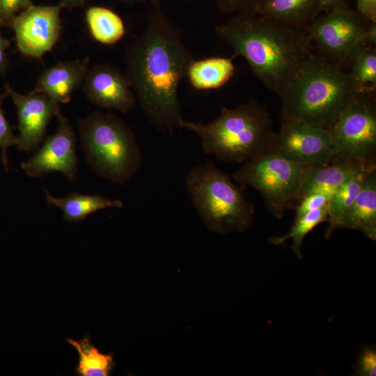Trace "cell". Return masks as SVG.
<instances>
[{"instance_id":"obj_1","label":"cell","mask_w":376,"mask_h":376,"mask_svg":"<svg viewBox=\"0 0 376 376\" xmlns=\"http://www.w3.org/2000/svg\"><path fill=\"white\" fill-rule=\"evenodd\" d=\"M193 60L181 30L159 9L127 46L126 75L146 118L160 132L172 134L180 128L178 88Z\"/></svg>"},{"instance_id":"obj_2","label":"cell","mask_w":376,"mask_h":376,"mask_svg":"<svg viewBox=\"0 0 376 376\" xmlns=\"http://www.w3.org/2000/svg\"><path fill=\"white\" fill-rule=\"evenodd\" d=\"M214 32L242 56L253 75L279 96L313 54L304 29L255 13L237 14Z\"/></svg>"},{"instance_id":"obj_3","label":"cell","mask_w":376,"mask_h":376,"mask_svg":"<svg viewBox=\"0 0 376 376\" xmlns=\"http://www.w3.org/2000/svg\"><path fill=\"white\" fill-rule=\"evenodd\" d=\"M359 94L341 66L313 53L279 95L281 122L301 121L329 130Z\"/></svg>"},{"instance_id":"obj_4","label":"cell","mask_w":376,"mask_h":376,"mask_svg":"<svg viewBox=\"0 0 376 376\" xmlns=\"http://www.w3.org/2000/svg\"><path fill=\"white\" fill-rule=\"evenodd\" d=\"M180 128L196 134L207 155L221 161L243 163L268 152L274 132L266 107L256 99L233 109L223 107L208 123L182 119Z\"/></svg>"},{"instance_id":"obj_5","label":"cell","mask_w":376,"mask_h":376,"mask_svg":"<svg viewBox=\"0 0 376 376\" xmlns=\"http://www.w3.org/2000/svg\"><path fill=\"white\" fill-rule=\"evenodd\" d=\"M86 161L100 177L113 183L128 182L143 157L134 132L112 113L94 111L78 120Z\"/></svg>"},{"instance_id":"obj_6","label":"cell","mask_w":376,"mask_h":376,"mask_svg":"<svg viewBox=\"0 0 376 376\" xmlns=\"http://www.w3.org/2000/svg\"><path fill=\"white\" fill-rule=\"evenodd\" d=\"M186 187L200 217L210 230L226 234L246 230L254 207L241 189L212 162L192 167Z\"/></svg>"},{"instance_id":"obj_7","label":"cell","mask_w":376,"mask_h":376,"mask_svg":"<svg viewBox=\"0 0 376 376\" xmlns=\"http://www.w3.org/2000/svg\"><path fill=\"white\" fill-rule=\"evenodd\" d=\"M311 168L266 152L244 162L233 178L257 189L271 214L281 219L287 208L297 207L299 193Z\"/></svg>"},{"instance_id":"obj_8","label":"cell","mask_w":376,"mask_h":376,"mask_svg":"<svg viewBox=\"0 0 376 376\" xmlns=\"http://www.w3.org/2000/svg\"><path fill=\"white\" fill-rule=\"evenodd\" d=\"M374 93H361L344 109L329 132L333 162L376 166V104Z\"/></svg>"},{"instance_id":"obj_9","label":"cell","mask_w":376,"mask_h":376,"mask_svg":"<svg viewBox=\"0 0 376 376\" xmlns=\"http://www.w3.org/2000/svg\"><path fill=\"white\" fill-rule=\"evenodd\" d=\"M370 22L344 0L324 15L318 16L304 28L315 54L329 62L343 66L364 39Z\"/></svg>"},{"instance_id":"obj_10","label":"cell","mask_w":376,"mask_h":376,"mask_svg":"<svg viewBox=\"0 0 376 376\" xmlns=\"http://www.w3.org/2000/svg\"><path fill=\"white\" fill-rule=\"evenodd\" d=\"M281 123L280 130L274 132L268 152L310 167L331 162L333 146L329 130L301 121Z\"/></svg>"},{"instance_id":"obj_11","label":"cell","mask_w":376,"mask_h":376,"mask_svg":"<svg viewBox=\"0 0 376 376\" xmlns=\"http://www.w3.org/2000/svg\"><path fill=\"white\" fill-rule=\"evenodd\" d=\"M55 117L58 123L55 134L48 136L33 155L22 163L21 167L29 177L39 178L60 172L75 182L77 171L75 133L61 111Z\"/></svg>"},{"instance_id":"obj_12","label":"cell","mask_w":376,"mask_h":376,"mask_svg":"<svg viewBox=\"0 0 376 376\" xmlns=\"http://www.w3.org/2000/svg\"><path fill=\"white\" fill-rule=\"evenodd\" d=\"M61 8L32 4L15 16L11 26L21 53L39 58L52 49L60 36Z\"/></svg>"},{"instance_id":"obj_13","label":"cell","mask_w":376,"mask_h":376,"mask_svg":"<svg viewBox=\"0 0 376 376\" xmlns=\"http://www.w3.org/2000/svg\"><path fill=\"white\" fill-rule=\"evenodd\" d=\"M5 89L17 109L19 130L17 148L26 152L37 150L49 121L60 111L58 103L34 91L22 94L8 84H5Z\"/></svg>"},{"instance_id":"obj_14","label":"cell","mask_w":376,"mask_h":376,"mask_svg":"<svg viewBox=\"0 0 376 376\" xmlns=\"http://www.w3.org/2000/svg\"><path fill=\"white\" fill-rule=\"evenodd\" d=\"M83 89L91 102L108 110L126 113L136 102L126 73L111 64H98L88 68Z\"/></svg>"},{"instance_id":"obj_15","label":"cell","mask_w":376,"mask_h":376,"mask_svg":"<svg viewBox=\"0 0 376 376\" xmlns=\"http://www.w3.org/2000/svg\"><path fill=\"white\" fill-rule=\"evenodd\" d=\"M88 62L87 57L57 63L42 72L33 91L58 104L69 102L72 93L84 81Z\"/></svg>"},{"instance_id":"obj_16","label":"cell","mask_w":376,"mask_h":376,"mask_svg":"<svg viewBox=\"0 0 376 376\" xmlns=\"http://www.w3.org/2000/svg\"><path fill=\"white\" fill-rule=\"evenodd\" d=\"M338 228H350L376 240V169L369 171L357 198L343 215Z\"/></svg>"},{"instance_id":"obj_17","label":"cell","mask_w":376,"mask_h":376,"mask_svg":"<svg viewBox=\"0 0 376 376\" xmlns=\"http://www.w3.org/2000/svg\"><path fill=\"white\" fill-rule=\"evenodd\" d=\"M372 168L376 166H368L355 162H333L312 167L301 187L297 205L304 196L311 192H322L333 196L338 187L355 173Z\"/></svg>"},{"instance_id":"obj_18","label":"cell","mask_w":376,"mask_h":376,"mask_svg":"<svg viewBox=\"0 0 376 376\" xmlns=\"http://www.w3.org/2000/svg\"><path fill=\"white\" fill-rule=\"evenodd\" d=\"M320 13L318 0H263L255 14L304 29Z\"/></svg>"},{"instance_id":"obj_19","label":"cell","mask_w":376,"mask_h":376,"mask_svg":"<svg viewBox=\"0 0 376 376\" xmlns=\"http://www.w3.org/2000/svg\"><path fill=\"white\" fill-rule=\"evenodd\" d=\"M45 199L51 205L59 208L63 218L69 222H78L85 219L90 214L105 208H120L122 201L110 199L101 195H88L73 192L65 197L56 198L45 189Z\"/></svg>"},{"instance_id":"obj_20","label":"cell","mask_w":376,"mask_h":376,"mask_svg":"<svg viewBox=\"0 0 376 376\" xmlns=\"http://www.w3.org/2000/svg\"><path fill=\"white\" fill-rule=\"evenodd\" d=\"M233 59L224 57H210L193 60L187 77L193 88L198 90L217 88L226 84L235 72Z\"/></svg>"},{"instance_id":"obj_21","label":"cell","mask_w":376,"mask_h":376,"mask_svg":"<svg viewBox=\"0 0 376 376\" xmlns=\"http://www.w3.org/2000/svg\"><path fill=\"white\" fill-rule=\"evenodd\" d=\"M86 22L92 37L104 45H112L123 38L125 24L120 17L111 10L92 6L86 12Z\"/></svg>"},{"instance_id":"obj_22","label":"cell","mask_w":376,"mask_h":376,"mask_svg":"<svg viewBox=\"0 0 376 376\" xmlns=\"http://www.w3.org/2000/svg\"><path fill=\"white\" fill-rule=\"evenodd\" d=\"M376 168L359 171L340 185L330 200L327 220L328 226L325 236L329 238L338 228L344 213L352 205L359 195L367 173Z\"/></svg>"},{"instance_id":"obj_23","label":"cell","mask_w":376,"mask_h":376,"mask_svg":"<svg viewBox=\"0 0 376 376\" xmlns=\"http://www.w3.org/2000/svg\"><path fill=\"white\" fill-rule=\"evenodd\" d=\"M79 355L75 372L80 376H108L115 366L111 354H103L91 341L89 336L81 340L67 338Z\"/></svg>"},{"instance_id":"obj_24","label":"cell","mask_w":376,"mask_h":376,"mask_svg":"<svg viewBox=\"0 0 376 376\" xmlns=\"http://www.w3.org/2000/svg\"><path fill=\"white\" fill-rule=\"evenodd\" d=\"M349 73L361 93H375L376 88L375 47L361 45L353 52Z\"/></svg>"},{"instance_id":"obj_25","label":"cell","mask_w":376,"mask_h":376,"mask_svg":"<svg viewBox=\"0 0 376 376\" xmlns=\"http://www.w3.org/2000/svg\"><path fill=\"white\" fill-rule=\"evenodd\" d=\"M329 204L319 209L310 211L298 220L294 221L292 228L288 233L281 236L270 237L268 240L269 243L277 246L285 243L289 239H292L291 249L295 256L299 259H301V248L304 239L316 226L327 220Z\"/></svg>"},{"instance_id":"obj_26","label":"cell","mask_w":376,"mask_h":376,"mask_svg":"<svg viewBox=\"0 0 376 376\" xmlns=\"http://www.w3.org/2000/svg\"><path fill=\"white\" fill-rule=\"evenodd\" d=\"M6 95V93L0 95V148L2 162L6 171H8L7 149L11 146H16L17 136L13 134L12 127L6 119L1 107Z\"/></svg>"},{"instance_id":"obj_27","label":"cell","mask_w":376,"mask_h":376,"mask_svg":"<svg viewBox=\"0 0 376 376\" xmlns=\"http://www.w3.org/2000/svg\"><path fill=\"white\" fill-rule=\"evenodd\" d=\"M357 376H375L376 350L373 346H364L360 351L354 368Z\"/></svg>"},{"instance_id":"obj_28","label":"cell","mask_w":376,"mask_h":376,"mask_svg":"<svg viewBox=\"0 0 376 376\" xmlns=\"http://www.w3.org/2000/svg\"><path fill=\"white\" fill-rule=\"evenodd\" d=\"M331 198V196L322 192H311L306 194L295 207L296 214L294 221L298 220L310 211L328 205Z\"/></svg>"},{"instance_id":"obj_29","label":"cell","mask_w":376,"mask_h":376,"mask_svg":"<svg viewBox=\"0 0 376 376\" xmlns=\"http://www.w3.org/2000/svg\"><path fill=\"white\" fill-rule=\"evenodd\" d=\"M217 8L224 13H255L263 0H213Z\"/></svg>"},{"instance_id":"obj_30","label":"cell","mask_w":376,"mask_h":376,"mask_svg":"<svg viewBox=\"0 0 376 376\" xmlns=\"http://www.w3.org/2000/svg\"><path fill=\"white\" fill-rule=\"evenodd\" d=\"M32 4L31 0H0V15L7 25L11 26L15 13Z\"/></svg>"},{"instance_id":"obj_31","label":"cell","mask_w":376,"mask_h":376,"mask_svg":"<svg viewBox=\"0 0 376 376\" xmlns=\"http://www.w3.org/2000/svg\"><path fill=\"white\" fill-rule=\"evenodd\" d=\"M357 11L366 21L376 22V0H356Z\"/></svg>"},{"instance_id":"obj_32","label":"cell","mask_w":376,"mask_h":376,"mask_svg":"<svg viewBox=\"0 0 376 376\" xmlns=\"http://www.w3.org/2000/svg\"><path fill=\"white\" fill-rule=\"evenodd\" d=\"M3 25L0 23V74L3 75L8 66V59L6 55V50L10 47V40L4 38L1 32V27Z\"/></svg>"},{"instance_id":"obj_33","label":"cell","mask_w":376,"mask_h":376,"mask_svg":"<svg viewBox=\"0 0 376 376\" xmlns=\"http://www.w3.org/2000/svg\"><path fill=\"white\" fill-rule=\"evenodd\" d=\"M321 12H327L337 5L341 0H318Z\"/></svg>"},{"instance_id":"obj_34","label":"cell","mask_w":376,"mask_h":376,"mask_svg":"<svg viewBox=\"0 0 376 376\" xmlns=\"http://www.w3.org/2000/svg\"><path fill=\"white\" fill-rule=\"evenodd\" d=\"M86 0H60L59 5L61 7L75 8L81 6L84 4Z\"/></svg>"},{"instance_id":"obj_35","label":"cell","mask_w":376,"mask_h":376,"mask_svg":"<svg viewBox=\"0 0 376 376\" xmlns=\"http://www.w3.org/2000/svg\"><path fill=\"white\" fill-rule=\"evenodd\" d=\"M0 23L3 25V26H8L6 22H5V20L3 19V17H1V15H0Z\"/></svg>"},{"instance_id":"obj_36","label":"cell","mask_w":376,"mask_h":376,"mask_svg":"<svg viewBox=\"0 0 376 376\" xmlns=\"http://www.w3.org/2000/svg\"><path fill=\"white\" fill-rule=\"evenodd\" d=\"M149 1H150L151 2H155L157 0H149Z\"/></svg>"}]
</instances>
